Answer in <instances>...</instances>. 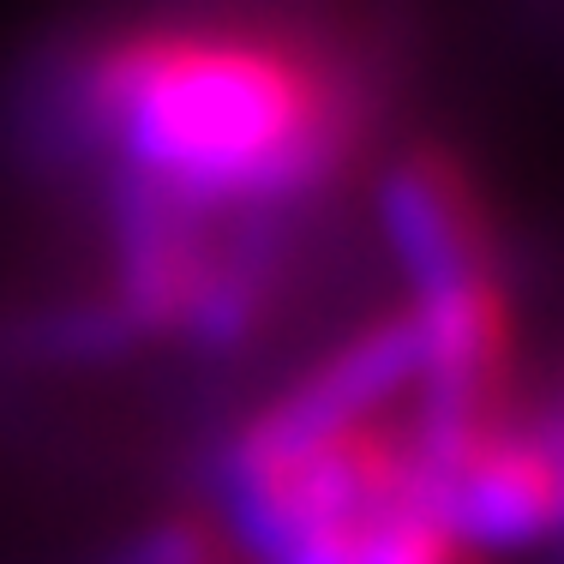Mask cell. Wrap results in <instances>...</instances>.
<instances>
[{
    "instance_id": "cell-1",
    "label": "cell",
    "mask_w": 564,
    "mask_h": 564,
    "mask_svg": "<svg viewBox=\"0 0 564 564\" xmlns=\"http://www.w3.org/2000/svg\"><path fill=\"white\" fill-rule=\"evenodd\" d=\"M55 127L115 193L282 223L367 132V85L325 31L259 7H169L85 36Z\"/></svg>"
},
{
    "instance_id": "cell-2",
    "label": "cell",
    "mask_w": 564,
    "mask_h": 564,
    "mask_svg": "<svg viewBox=\"0 0 564 564\" xmlns=\"http://www.w3.org/2000/svg\"><path fill=\"white\" fill-rule=\"evenodd\" d=\"M120 564H259L252 541L235 529L228 510H181L163 517L120 553Z\"/></svg>"
}]
</instances>
